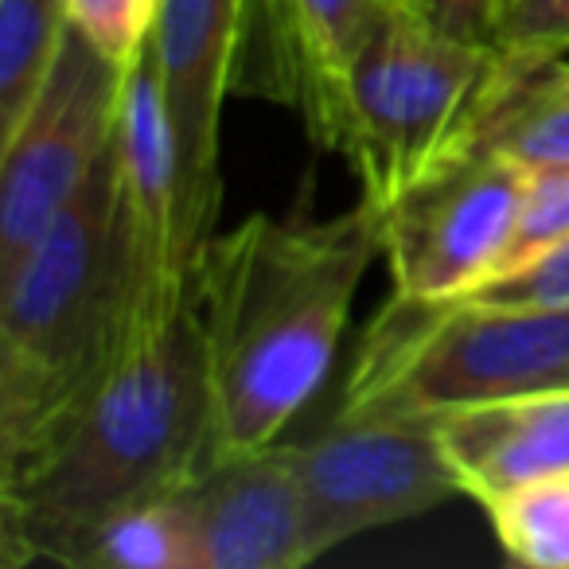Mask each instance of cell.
<instances>
[{
	"label": "cell",
	"instance_id": "6da1fadb",
	"mask_svg": "<svg viewBox=\"0 0 569 569\" xmlns=\"http://www.w3.org/2000/svg\"><path fill=\"white\" fill-rule=\"evenodd\" d=\"M379 207L332 219L250 214L214 230L191 269L211 387L214 457L266 449L325 387L371 261Z\"/></svg>",
	"mask_w": 569,
	"mask_h": 569
},
{
	"label": "cell",
	"instance_id": "7a4b0ae2",
	"mask_svg": "<svg viewBox=\"0 0 569 569\" xmlns=\"http://www.w3.org/2000/svg\"><path fill=\"white\" fill-rule=\"evenodd\" d=\"M214 460L196 293L129 340L98 390L40 445L0 468V558L87 569L118 515L196 480Z\"/></svg>",
	"mask_w": 569,
	"mask_h": 569
},
{
	"label": "cell",
	"instance_id": "3957f363",
	"mask_svg": "<svg viewBox=\"0 0 569 569\" xmlns=\"http://www.w3.org/2000/svg\"><path fill=\"white\" fill-rule=\"evenodd\" d=\"M129 242L113 144L0 281V468L36 452L129 348Z\"/></svg>",
	"mask_w": 569,
	"mask_h": 569
},
{
	"label": "cell",
	"instance_id": "277c9868",
	"mask_svg": "<svg viewBox=\"0 0 569 569\" xmlns=\"http://www.w3.org/2000/svg\"><path fill=\"white\" fill-rule=\"evenodd\" d=\"M558 387H569V309L390 293L356 343L340 413L437 426L449 413Z\"/></svg>",
	"mask_w": 569,
	"mask_h": 569
},
{
	"label": "cell",
	"instance_id": "5b68a950",
	"mask_svg": "<svg viewBox=\"0 0 569 569\" xmlns=\"http://www.w3.org/2000/svg\"><path fill=\"white\" fill-rule=\"evenodd\" d=\"M496 48L441 28L421 0H390L351 67L340 157L382 207L457 152Z\"/></svg>",
	"mask_w": 569,
	"mask_h": 569
},
{
	"label": "cell",
	"instance_id": "8992f818",
	"mask_svg": "<svg viewBox=\"0 0 569 569\" xmlns=\"http://www.w3.org/2000/svg\"><path fill=\"white\" fill-rule=\"evenodd\" d=\"M126 71L67 28L40 98L9 137H0V281L17 273L110 152Z\"/></svg>",
	"mask_w": 569,
	"mask_h": 569
},
{
	"label": "cell",
	"instance_id": "52a82bcc",
	"mask_svg": "<svg viewBox=\"0 0 569 569\" xmlns=\"http://www.w3.org/2000/svg\"><path fill=\"white\" fill-rule=\"evenodd\" d=\"M289 457L312 561L367 530L418 519L460 496L433 421L336 413L317 437L289 445Z\"/></svg>",
	"mask_w": 569,
	"mask_h": 569
},
{
	"label": "cell",
	"instance_id": "ba28073f",
	"mask_svg": "<svg viewBox=\"0 0 569 569\" xmlns=\"http://www.w3.org/2000/svg\"><path fill=\"white\" fill-rule=\"evenodd\" d=\"M519 191V164L460 152L382 203V258L395 293L452 301L488 284L511 246Z\"/></svg>",
	"mask_w": 569,
	"mask_h": 569
},
{
	"label": "cell",
	"instance_id": "9c48e42d",
	"mask_svg": "<svg viewBox=\"0 0 569 569\" xmlns=\"http://www.w3.org/2000/svg\"><path fill=\"white\" fill-rule=\"evenodd\" d=\"M246 0H160L149 36L176 149L180 258L196 269L222 207V110L238 90Z\"/></svg>",
	"mask_w": 569,
	"mask_h": 569
},
{
	"label": "cell",
	"instance_id": "30bf717a",
	"mask_svg": "<svg viewBox=\"0 0 569 569\" xmlns=\"http://www.w3.org/2000/svg\"><path fill=\"white\" fill-rule=\"evenodd\" d=\"M390 0H246L238 94L301 113L317 144L340 152L351 67Z\"/></svg>",
	"mask_w": 569,
	"mask_h": 569
},
{
	"label": "cell",
	"instance_id": "8fae6325",
	"mask_svg": "<svg viewBox=\"0 0 569 569\" xmlns=\"http://www.w3.org/2000/svg\"><path fill=\"white\" fill-rule=\"evenodd\" d=\"M196 569L312 566L301 483L289 445L214 457L188 483Z\"/></svg>",
	"mask_w": 569,
	"mask_h": 569
},
{
	"label": "cell",
	"instance_id": "7c38bea8",
	"mask_svg": "<svg viewBox=\"0 0 569 569\" xmlns=\"http://www.w3.org/2000/svg\"><path fill=\"white\" fill-rule=\"evenodd\" d=\"M437 441L460 496L480 507L522 483L569 476V387L449 413Z\"/></svg>",
	"mask_w": 569,
	"mask_h": 569
},
{
	"label": "cell",
	"instance_id": "4fadbf2b",
	"mask_svg": "<svg viewBox=\"0 0 569 569\" xmlns=\"http://www.w3.org/2000/svg\"><path fill=\"white\" fill-rule=\"evenodd\" d=\"M519 168L569 164V56L499 51L483 79L457 152Z\"/></svg>",
	"mask_w": 569,
	"mask_h": 569
},
{
	"label": "cell",
	"instance_id": "5bb4252c",
	"mask_svg": "<svg viewBox=\"0 0 569 569\" xmlns=\"http://www.w3.org/2000/svg\"><path fill=\"white\" fill-rule=\"evenodd\" d=\"M67 28V0H0V137H9L40 98Z\"/></svg>",
	"mask_w": 569,
	"mask_h": 569
},
{
	"label": "cell",
	"instance_id": "9a60e30c",
	"mask_svg": "<svg viewBox=\"0 0 569 569\" xmlns=\"http://www.w3.org/2000/svg\"><path fill=\"white\" fill-rule=\"evenodd\" d=\"M188 483L118 515L98 535L87 569H196Z\"/></svg>",
	"mask_w": 569,
	"mask_h": 569
},
{
	"label": "cell",
	"instance_id": "2e32d148",
	"mask_svg": "<svg viewBox=\"0 0 569 569\" xmlns=\"http://www.w3.org/2000/svg\"><path fill=\"white\" fill-rule=\"evenodd\" d=\"M496 542L519 566L569 569V476H550L483 503Z\"/></svg>",
	"mask_w": 569,
	"mask_h": 569
},
{
	"label": "cell",
	"instance_id": "e0dca14e",
	"mask_svg": "<svg viewBox=\"0 0 569 569\" xmlns=\"http://www.w3.org/2000/svg\"><path fill=\"white\" fill-rule=\"evenodd\" d=\"M566 238H569V164L522 168L519 214H515L511 246H507L503 266H499L496 277L515 273L527 261L550 253Z\"/></svg>",
	"mask_w": 569,
	"mask_h": 569
},
{
	"label": "cell",
	"instance_id": "ac0fdd59",
	"mask_svg": "<svg viewBox=\"0 0 569 569\" xmlns=\"http://www.w3.org/2000/svg\"><path fill=\"white\" fill-rule=\"evenodd\" d=\"M160 0H67L71 28L106 59L129 67L149 43Z\"/></svg>",
	"mask_w": 569,
	"mask_h": 569
},
{
	"label": "cell",
	"instance_id": "d6986e66",
	"mask_svg": "<svg viewBox=\"0 0 569 569\" xmlns=\"http://www.w3.org/2000/svg\"><path fill=\"white\" fill-rule=\"evenodd\" d=\"M496 48L519 56H569V0H503Z\"/></svg>",
	"mask_w": 569,
	"mask_h": 569
},
{
	"label": "cell",
	"instance_id": "ffe728a7",
	"mask_svg": "<svg viewBox=\"0 0 569 569\" xmlns=\"http://www.w3.org/2000/svg\"><path fill=\"white\" fill-rule=\"evenodd\" d=\"M468 297L496 305H530V309H569V238L515 273L480 284Z\"/></svg>",
	"mask_w": 569,
	"mask_h": 569
},
{
	"label": "cell",
	"instance_id": "44dd1931",
	"mask_svg": "<svg viewBox=\"0 0 569 569\" xmlns=\"http://www.w3.org/2000/svg\"><path fill=\"white\" fill-rule=\"evenodd\" d=\"M421 9L441 28H449V32L496 48V28H499L503 0H421Z\"/></svg>",
	"mask_w": 569,
	"mask_h": 569
}]
</instances>
